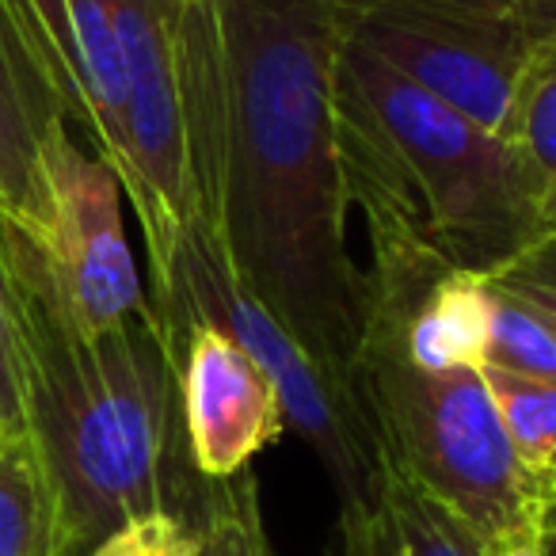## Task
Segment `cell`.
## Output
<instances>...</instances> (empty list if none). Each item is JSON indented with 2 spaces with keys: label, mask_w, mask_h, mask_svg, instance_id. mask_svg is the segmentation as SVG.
<instances>
[{
  "label": "cell",
  "mask_w": 556,
  "mask_h": 556,
  "mask_svg": "<svg viewBox=\"0 0 556 556\" xmlns=\"http://www.w3.org/2000/svg\"><path fill=\"white\" fill-rule=\"evenodd\" d=\"M340 0L187 4V168L232 275L355 381L370 313L336 138Z\"/></svg>",
  "instance_id": "1"
},
{
  "label": "cell",
  "mask_w": 556,
  "mask_h": 556,
  "mask_svg": "<svg viewBox=\"0 0 556 556\" xmlns=\"http://www.w3.org/2000/svg\"><path fill=\"white\" fill-rule=\"evenodd\" d=\"M0 263L16 309L27 434L54 484L73 556L153 510L202 522L214 480L191 465L176 358L156 313L80 332L58 305L31 237L4 214Z\"/></svg>",
  "instance_id": "2"
},
{
  "label": "cell",
  "mask_w": 556,
  "mask_h": 556,
  "mask_svg": "<svg viewBox=\"0 0 556 556\" xmlns=\"http://www.w3.org/2000/svg\"><path fill=\"white\" fill-rule=\"evenodd\" d=\"M336 138L340 161L393 187L454 267L488 278L548 232L545 194L500 134L434 100L343 31Z\"/></svg>",
  "instance_id": "3"
},
{
  "label": "cell",
  "mask_w": 556,
  "mask_h": 556,
  "mask_svg": "<svg viewBox=\"0 0 556 556\" xmlns=\"http://www.w3.org/2000/svg\"><path fill=\"white\" fill-rule=\"evenodd\" d=\"M386 465L416 480L492 548L541 526L538 480L522 469L480 370H419L396 348L363 343L355 366Z\"/></svg>",
  "instance_id": "4"
},
{
  "label": "cell",
  "mask_w": 556,
  "mask_h": 556,
  "mask_svg": "<svg viewBox=\"0 0 556 556\" xmlns=\"http://www.w3.org/2000/svg\"><path fill=\"white\" fill-rule=\"evenodd\" d=\"M153 313L164 336L191 313L237 340L275 381L287 412V431H294L325 465L340 495V522H366L381 515L386 454L378 427L366 412L363 389L317 363L232 275L222 237L206 214H191L187 222L172 290L164 302L153 305Z\"/></svg>",
  "instance_id": "5"
},
{
  "label": "cell",
  "mask_w": 556,
  "mask_h": 556,
  "mask_svg": "<svg viewBox=\"0 0 556 556\" xmlns=\"http://www.w3.org/2000/svg\"><path fill=\"white\" fill-rule=\"evenodd\" d=\"M126 65V172L149 255V302L172 290L179 240L191 222L187 168V4L191 0H111Z\"/></svg>",
  "instance_id": "6"
},
{
  "label": "cell",
  "mask_w": 556,
  "mask_h": 556,
  "mask_svg": "<svg viewBox=\"0 0 556 556\" xmlns=\"http://www.w3.org/2000/svg\"><path fill=\"white\" fill-rule=\"evenodd\" d=\"M340 31L492 134L533 54L522 27L484 0H340Z\"/></svg>",
  "instance_id": "7"
},
{
  "label": "cell",
  "mask_w": 556,
  "mask_h": 556,
  "mask_svg": "<svg viewBox=\"0 0 556 556\" xmlns=\"http://www.w3.org/2000/svg\"><path fill=\"white\" fill-rule=\"evenodd\" d=\"M123 184L70 123L42 141V214L27 232L62 313L96 336L153 313L123 222Z\"/></svg>",
  "instance_id": "8"
},
{
  "label": "cell",
  "mask_w": 556,
  "mask_h": 556,
  "mask_svg": "<svg viewBox=\"0 0 556 556\" xmlns=\"http://www.w3.org/2000/svg\"><path fill=\"white\" fill-rule=\"evenodd\" d=\"M27 62L50 88L73 134L126 172V65L111 0H0Z\"/></svg>",
  "instance_id": "9"
},
{
  "label": "cell",
  "mask_w": 556,
  "mask_h": 556,
  "mask_svg": "<svg viewBox=\"0 0 556 556\" xmlns=\"http://www.w3.org/2000/svg\"><path fill=\"white\" fill-rule=\"evenodd\" d=\"M191 465L202 480H232L287 434L275 381L222 328L187 313L168 336Z\"/></svg>",
  "instance_id": "10"
},
{
  "label": "cell",
  "mask_w": 556,
  "mask_h": 556,
  "mask_svg": "<svg viewBox=\"0 0 556 556\" xmlns=\"http://www.w3.org/2000/svg\"><path fill=\"white\" fill-rule=\"evenodd\" d=\"M363 343L396 348L419 370H480L488 355V278L450 267L416 302L366 313Z\"/></svg>",
  "instance_id": "11"
},
{
  "label": "cell",
  "mask_w": 556,
  "mask_h": 556,
  "mask_svg": "<svg viewBox=\"0 0 556 556\" xmlns=\"http://www.w3.org/2000/svg\"><path fill=\"white\" fill-rule=\"evenodd\" d=\"M65 115L27 62L0 4V214L35 232L42 214V141Z\"/></svg>",
  "instance_id": "12"
},
{
  "label": "cell",
  "mask_w": 556,
  "mask_h": 556,
  "mask_svg": "<svg viewBox=\"0 0 556 556\" xmlns=\"http://www.w3.org/2000/svg\"><path fill=\"white\" fill-rule=\"evenodd\" d=\"M0 556H73L31 434L0 442Z\"/></svg>",
  "instance_id": "13"
},
{
  "label": "cell",
  "mask_w": 556,
  "mask_h": 556,
  "mask_svg": "<svg viewBox=\"0 0 556 556\" xmlns=\"http://www.w3.org/2000/svg\"><path fill=\"white\" fill-rule=\"evenodd\" d=\"M500 138L526 164L548 210V199L556 194V47H533Z\"/></svg>",
  "instance_id": "14"
},
{
  "label": "cell",
  "mask_w": 556,
  "mask_h": 556,
  "mask_svg": "<svg viewBox=\"0 0 556 556\" xmlns=\"http://www.w3.org/2000/svg\"><path fill=\"white\" fill-rule=\"evenodd\" d=\"M381 507L393 530L396 556H488L480 538L454 510H446L393 465H386L381 477Z\"/></svg>",
  "instance_id": "15"
},
{
  "label": "cell",
  "mask_w": 556,
  "mask_h": 556,
  "mask_svg": "<svg viewBox=\"0 0 556 556\" xmlns=\"http://www.w3.org/2000/svg\"><path fill=\"white\" fill-rule=\"evenodd\" d=\"M480 374H484L488 396L507 431L510 450L522 462V469L538 480L556 454V381L522 378V374L495 370V366H480Z\"/></svg>",
  "instance_id": "16"
},
{
  "label": "cell",
  "mask_w": 556,
  "mask_h": 556,
  "mask_svg": "<svg viewBox=\"0 0 556 556\" xmlns=\"http://www.w3.org/2000/svg\"><path fill=\"white\" fill-rule=\"evenodd\" d=\"M484 366L522 378L556 381V336L515 294L488 282V355Z\"/></svg>",
  "instance_id": "17"
},
{
  "label": "cell",
  "mask_w": 556,
  "mask_h": 556,
  "mask_svg": "<svg viewBox=\"0 0 556 556\" xmlns=\"http://www.w3.org/2000/svg\"><path fill=\"white\" fill-rule=\"evenodd\" d=\"M202 526H206L202 556H267L270 541L260 515V480L252 472L214 480Z\"/></svg>",
  "instance_id": "18"
},
{
  "label": "cell",
  "mask_w": 556,
  "mask_h": 556,
  "mask_svg": "<svg viewBox=\"0 0 556 556\" xmlns=\"http://www.w3.org/2000/svg\"><path fill=\"white\" fill-rule=\"evenodd\" d=\"M202 548H206V526L172 510H153L115 526L108 538L88 548V556H202Z\"/></svg>",
  "instance_id": "19"
},
{
  "label": "cell",
  "mask_w": 556,
  "mask_h": 556,
  "mask_svg": "<svg viewBox=\"0 0 556 556\" xmlns=\"http://www.w3.org/2000/svg\"><path fill=\"white\" fill-rule=\"evenodd\" d=\"M488 282H495L500 290L530 305L556 336V229H548L530 248H522L500 270H492Z\"/></svg>",
  "instance_id": "20"
},
{
  "label": "cell",
  "mask_w": 556,
  "mask_h": 556,
  "mask_svg": "<svg viewBox=\"0 0 556 556\" xmlns=\"http://www.w3.org/2000/svg\"><path fill=\"white\" fill-rule=\"evenodd\" d=\"M27 434V404H24V363H20V332L16 309H12L9 278L0 263V442Z\"/></svg>",
  "instance_id": "21"
},
{
  "label": "cell",
  "mask_w": 556,
  "mask_h": 556,
  "mask_svg": "<svg viewBox=\"0 0 556 556\" xmlns=\"http://www.w3.org/2000/svg\"><path fill=\"white\" fill-rule=\"evenodd\" d=\"M332 556H396L386 507L378 518H366V522H340V548Z\"/></svg>",
  "instance_id": "22"
},
{
  "label": "cell",
  "mask_w": 556,
  "mask_h": 556,
  "mask_svg": "<svg viewBox=\"0 0 556 556\" xmlns=\"http://www.w3.org/2000/svg\"><path fill=\"white\" fill-rule=\"evenodd\" d=\"M507 12L533 47H556V0H484Z\"/></svg>",
  "instance_id": "23"
},
{
  "label": "cell",
  "mask_w": 556,
  "mask_h": 556,
  "mask_svg": "<svg viewBox=\"0 0 556 556\" xmlns=\"http://www.w3.org/2000/svg\"><path fill=\"white\" fill-rule=\"evenodd\" d=\"M488 556H553V553H548L545 530H526V533H515V538L500 541V545H492Z\"/></svg>",
  "instance_id": "24"
},
{
  "label": "cell",
  "mask_w": 556,
  "mask_h": 556,
  "mask_svg": "<svg viewBox=\"0 0 556 556\" xmlns=\"http://www.w3.org/2000/svg\"><path fill=\"white\" fill-rule=\"evenodd\" d=\"M538 495H541V526H545V533H556V454L548 462V469L538 477Z\"/></svg>",
  "instance_id": "25"
},
{
  "label": "cell",
  "mask_w": 556,
  "mask_h": 556,
  "mask_svg": "<svg viewBox=\"0 0 556 556\" xmlns=\"http://www.w3.org/2000/svg\"><path fill=\"white\" fill-rule=\"evenodd\" d=\"M548 229H556V194L548 199Z\"/></svg>",
  "instance_id": "26"
},
{
  "label": "cell",
  "mask_w": 556,
  "mask_h": 556,
  "mask_svg": "<svg viewBox=\"0 0 556 556\" xmlns=\"http://www.w3.org/2000/svg\"><path fill=\"white\" fill-rule=\"evenodd\" d=\"M545 538H548V553L556 556V533H545Z\"/></svg>",
  "instance_id": "27"
},
{
  "label": "cell",
  "mask_w": 556,
  "mask_h": 556,
  "mask_svg": "<svg viewBox=\"0 0 556 556\" xmlns=\"http://www.w3.org/2000/svg\"><path fill=\"white\" fill-rule=\"evenodd\" d=\"M191 4H206V0H191Z\"/></svg>",
  "instance_id": "28"
},
{
  "label": "cell",
  "mask_w": 556,
  "mask_h": 556,
  "mask_svg": "<svg viewBox=\"0 0 556 556\" xmlns=\"http://www.w3.org/2000/svg\"><path fill=\"white\" fill-rule=\"evenodd\" d=\"M267 556H275V548H267Z\"/></svg>",
  "instance_id": "29"
}]
</instances>
